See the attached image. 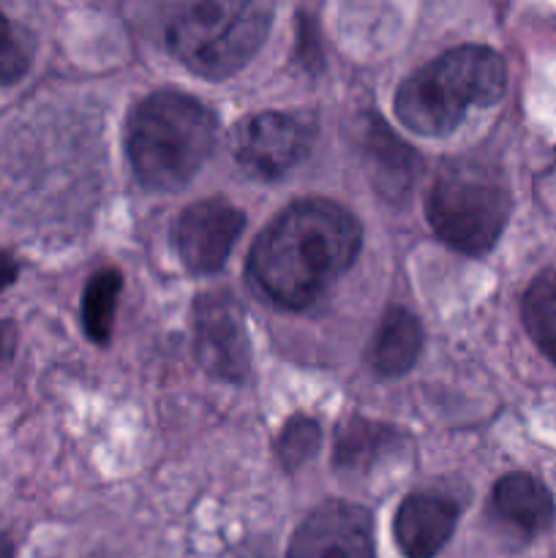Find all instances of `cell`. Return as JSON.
<instances>
[{
  "mask_svg": "<svg viewBox=\"0 0 556 558\" xmlns=\"http://www.w3.org/2000/svg\"><path fill=\"white\" fill-rule=\"evenodd\" d=\"M363 229L330 199L289 205L254 243L249 272L270 303L298 311L314 303L358 256Z\"/></svg>",
  "mask_w": 556,
  "mask_h": 558,
  "instance_id": "cell-1",
  "label": "cell"
},
{
  "mask_svg": "<svg viewBox=\"0 0 556 558\" xmlns=\"http://www.w3.org/2000/svg\"><path fill=\"white\" fill-rule=\"evenodd\" d=\"M216 140V118L194 96L161 90L147 96L125 125V153L150 191H180L205 167Z\"/></svg>",
  "mask_w": 556,
  "mask_h": 558,
  "instance_id": "cell-2",
  "label": "cell"
},
{
  "mask_svg": "<svg viewBox=\"0 0 556 558\" xmlns=\"http://www.w3.org/2000/svg\"><path fill=\"white\" fill-rule=\"evenodd\" d=\"M505 85V60L488 47L463 44L403 80L396 93V118L420 136H447L469 109L499 101Z\"/></svg>",
  "mask_w": 556,
  "mask_h": 558,
  "instance_id": "cell-3",
  "label": "cell"
},
{
  "mask_svg": "<svg viewBox=\"0 0 556 558\" xmlns=\"http://www.w3.org/2000/svg\"><path fill=\"white\" fill-rule=\"evenodd\" d=\"M267 0H189L167 25L174 58L205 80L238 74L270 33Z\"/></svg>",
  "mask_w": 556,
  "mask_h": 558,
  "instance_id": "cell-4",
  "label": "cell"
},
{
  "mask_svg": "<svg viewBox=\"0 0 556 558\" xmlns=\"http://www.w3.org/2000/svg\"><path fill=\"white\" fill-rule=\"evenodd\" d=\"M425 216L436 238L467 256L491 251L510 218V191L494 169L452 161L436 174L425 199Z\"/></svg>",
  "mask_w": 556,
  "mask_h": 558,
  "instance_id": "cell-5",
  "label": "cell"
},
{
  "mask_svg": "<svg viewBox=\"0 0 556 558\" xmlns=\"http://www.w3.org/2000/svg\"><path fill=\"white\" fill-rule=\"evenodd\" d=\"M194 343L202 368L223 381H243L251 371L245 316L232 294H202L194 305Z\"/></svg>",
  "mask_w": 556,
  "mask_h": 558,
  "instance_id": "cell-6",
  "label": "cell"
},
{
  "mask_svg": "<svg viewBox=\"0 0 556 558\" xmlns=\"http://www.w3.org/2000/svg\"><path fill=\"white\" fill-rule=\"evenodd\" d=\"M314 125L303 114L259 112L234 131V158L256 178H278L309 153Z\"/></svg>",
  "mask_w": 556,
  "mask_h": 558,
  "instance_id": "cell-7",
  "label": "cell"
},
{
  "mask_svg": "<svg viewBox=\"0 0 556 558\" xmlns=\"http://www.w3.org/2000/svg\"><path fill=\"white\" fill-rule=\"evenodd\" d=\"M243 227V210L223 199H202L185 207L174 223V248L180 262L200 276L221 270Z\"/></svg>",
  "mask_w": 556,
  "mask_h": 558,
  "instance_id": "cell-8",
  "label": "cell"
},
{
  "mask_svg": "<svg viewBox=\"0 0 556 558\" xmlns=\"http://www.w3.org/2000/svg\"><path fill=\"white\" fill-rule=\"evenodd\" d=\"M289 558H374L371 515L347 501L316 507L294 532Z\"/></svg>",
  "mask_w": 556,
  "mask_h": 558,
  "instance_id": "cell-9",
  "label": "cell"
},
{
  "mask_svg": "<svg viewBox=\"0 0 556 558\" xmlns=\"http://www.w3.org/2000/svg\"><path fill=\"white\" fill-rule=\"evenodd\" d=\"M458 507L445 496L414 494L403 499L396 515V543L407 558H434L452 537Z\"/></svg>",
  "mask_w": 556,
  "mask_h": 558,
  "instance_id": "cell-10",
  "label": "cell"
},
{
  "mask_svg": "<svg viewBox=\"0 0 556 558\" xmlns=\"http://www.w3.org/2000/svg\"><path fill=\"white\" fill-rule=\"evenodd\" d=\"M494 510L516 532L534 537L554 521V499L532 474H507L494 488Z\"/></svg>",
  "mask_w": 556,
  "mask_h": 558,
  "instance_id": "cell-11",
  "label": "cell"
},
{
  "mask_svg": "<svg viewBox=\"0 0 556 558\" xmlns=\"http://www.w3.org/2000/svg\"><path fill=\"white\" fill-rule=\"evenodd\" d=\"M423 352V327L418 316L407 308H390L379 322L374 341H371L368 360L376 374L401 376L418 363Z\"/></svg>",
  "mask_w": 556,
  "mask_h": 558,
  "instance_id": "cell-12",
  "label": "cell"
},
{
  "mask_svg": "<svg viewBox=\"0 0 556 558\" xmlns=\"http://www.w3.org/2000/svg\"><path fill=\"white\" fill-rule=\"evenodd\" d=\"M365 150H368L371 167H374V178L379 183L382 194L398 196L412 185V153L385 125H368V131H365Z\"/></svg>",
  "mask_w": 556,
  "mask_h": 558,
  "instance_id": "cell-13",
  "label": "cell"
},
{
  "mask_svg": "<svg viewBox=\"0 0 556 558\" xmlns=\"http://www.w3.org/2000/svg\"><path fill=\"white\" fill-rule=\"evenodd\" d=\"M521 314L532 341L556 365V267L534 278L523 294Z\"/></svg>",
  "mask_w": 556,
  "mask_h": 558,
  "instance_id": "cell-14",
  "label": "cell"
},
{
  "mask_svg": "<svg viewBox=\"0 0 556 558\" xmlns=\"http://www.w3.org/2000/svg\"><path fill=\"white\" fill-rule=\"evenodd\" d=\"M120 289H123V278L118 270H98L87 281L85 294H82V325L90 341L107 343L112 336Z\"/></svg>",
  "mask_w": 556,
  "mask_h": 558,
  "instance_id": "cell-15",
  "label": "cell"
},
{
  "mask_svg": "<svg viewBox=\"0 0 556 558\" xmlns=\"http://www.w3.org/2000/svg\"><path fill=\"white\" fill-rule=\"evenodd\" d=\"M392 430L385 425H374L368 420H349L341 425L336 441V463L338 466H368L376 456L390 447Z\"/></svg>",
  "mask_w": 556,
  "mask_h": 558,
  "instance_id": "cell-16",
  "label": "cell"
},
{
  "mask_svg": "<svg viewBox=\"0 0 556 558\" xmlns=\"http://www.w3.org/2000/svg\"><path fill=\"white\" fill-rule=\"evenodd\" d=\"M319 425L309 417H294L278 436V458L287 469H298L319 450Z\"/></svg>",
  "mask_w": 556,
  "mask_h": 558,
  "instance_id": "cell-17",
  "label": "cell"
},
{
  "mask_svg": "<svg viewBox=\"0 0 556 558\" xmlns=\"http://www.w3.org/2000/svg\"><path fill=\"white\" fill-rule=\"evenodd\" d=\"M27 65H31V52H27L16 27L9 22V16L0 11V85H11V82L20 80Z\"/></svg>",
  "mask_w": 556,
  "mask_h": 558,
  "instance_id": "cell-18",
  "label": "cell"
},
{
  "mask_svg": "<svg viewBox=\"0 0 556 558\" xmlns=\"http://www.w3.org/2000/svg\"><path fill=\"white\" fill-rule=\"evenodd\" d=\"M14 349H16L14 325L5 319H0V365H5L11 357H14Z\"/></svg>",
  "mask_w": 556,
  "mask_h": 558,
  "instance_id": "cell-19",
  "label": "cell"
},
{
  "mask_svg": "<svg viewBox=\"0 0 556 558\" xmlns=\"http://www.w3.org/2000/svg\"><path fill=\"white\" fill-rule=\"evenodd\" d=\"M16 278V262L9 254H0V289L9 287Z\"/></svg>",
  "mask_w": 556,
  "mask_h": 558,
  "instance_id": "cell-20",
  "label": "cell"
},
{
  "mask_svg": "<svg viewBox=\"0 0 556 558\" xmlns=\"http://www.w3.org/2000/svg\"><path fill=\"white\" fill-rule=\"evenodd\" d=\"M0 558H11V543H9V539H0Z\"/></svg>",
  "mask_w": 556,
  "mask_h": 558,
  "instance_id": "cell-21",
  "label": "cell"
}]
</instances>
